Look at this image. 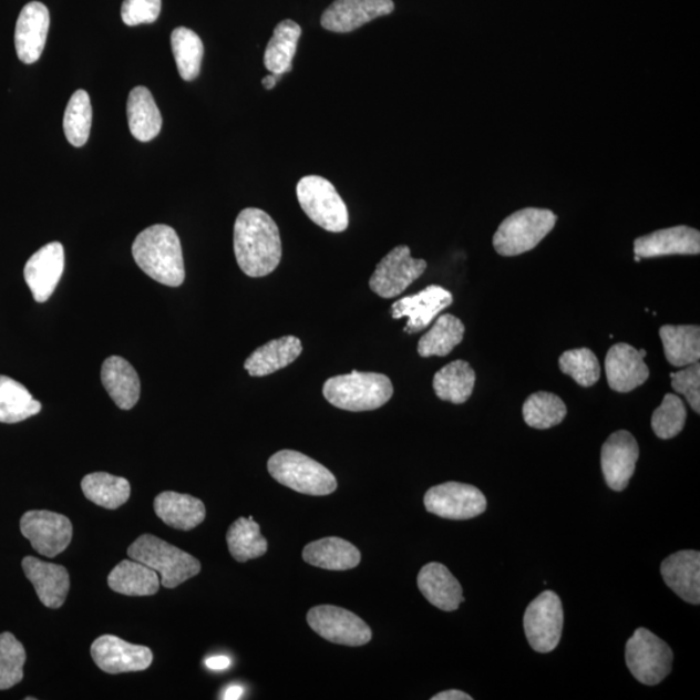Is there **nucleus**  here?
Masks as SVG:
<instances>
[{"label": "nucleus", "mask_w": 700, "mask_h": 700, "mask_svg": "<svg viewBox=\"0 0 700 700\" xmlns=\"http://www.w3.org/2000/svg\"><path fill=\"white\" fill-rule=\"evenodd\" d=\"M661 576L677 596L690 605L700 604V553L682 550L661 563Z\"/></svg>", "instance_id": "5701e85b"}, {"label": "nucleus", "mask_w": 700, "mask_h": 700, "mask_svg": "<svg viewBox=\"0 0 700 700\" xmlns=\"http://www.w3.org/2000/svg\"><path fill=\"white\" fill-rule=\"evenodd\" d=\"M626 661L637 681L653 687L671 673L673 651L663 639L649 629L638 628L628 639Z\"/></svg>", "instance_id": "6e6552de"}, {"label": "nucleus", "mask_w": 700, "mask_h": 700, "mask_svg": "<svg viewBox=\"0 0 700 700\" xmlns=\"http://www.w3.org/2000/svg\"><path fill=\"white\" fill-rule=\"evenodd\" d=\"M243 694H245V689L239 687V684H231V687H228L224 692L223 699L237 700L240 699Z\"/></svg>", "instance_id": "09e8293b"}, {"label": "nucleus", "mask_w": 700, "mask_h": 700, "mask_svg": "<svg viewBox=\"0 0 700 700\" xmlns=\"http://www.w3.org/2000/svg\"><path fill=\"white\" fill-rule=\"evenodd\" d=\"M102 383L121 410H132L141 398V379L133 364L112 356L102 367Z\"/></svg>", "instance_id": "393cba45"}, {"label": "nucleus", "mask_w": 700, "mask_h": 700, "mask_svg": "<svg viewBox=\"0 0 700 700\" xmlns=\"http://www.w3.org/2000/svg\"><path fill=\"white\" fill-rule=\"evenodd\" d=\"M672 388L687 398L697 414L700 413V364H689V368L671 374Z\"/></svg>", "instance_id": "a18cd8bd"}, {"label": "nucleus", "mask_w": 700, "mask_h": 700, "mask_svg": "<svg viewBox=\"0 0 700 700\" xmlns=\"http://www.w3.org/2000/svg\"><path fill=\"white\" fill-rule=\"evenodd\" d=\"M424 506L444 519L467 521L485 512L486 498L474 485L449 482L432 486L425 493Z\"/></svg>", "instance_id": "f8f14e48"}, {"label": "nucleus", "mask_w": 700, "mask_h": 700, "mask_svg": "<svg viewBox=\"0 0 700 700\" xmlns=\"http://www.w3.org/2000/svg\"><path fill=\"white\" fill-rule=\"evenodd\" d=\"M687 408L680 398L668 393L661 405L652 413L651 428L659 439H673L687 423Z\"/></svg>", "instance_id": "37998d69"}, {"label": "nucleus", "mask_w": 700, "mask_h": 700, "mask_svg": "<svg viewBox=\"0 0 700 700\" xmlns=\"http://www.w3.org/2000/svg\"><path fill=\"white\" fill-rule=\"evenodd\" d=\"M463 337L464 325L461 319L452 315L441 316L432 329L420 340L418 353L424 359L432 356L445 357L461 344Z\"/></svg>", "instance_id": "4c0bfd02"}, {"label": "nucleus", "mask_w": 700, "mask_h": 700, "mask_svg": "<svg viewBox=\"0 0 700 700\" xmlns=\"http://www.w3.org/2000/svg\"><path fill=\"white\" fill-rule=\"evenodd\" d=\"M393 11V0H334L322 13L321 25L332 33H350Z\"/></svg>", "instance_id": "2eb2a0df"}, {"label": "nucleus", "mask_w": 700, "mask_h": 700, "mask_svg": "<svg viewBox=\"0 0 700 700\" xmlns=\"http://www.w3.org/2000/svg\"><path fill=\"white\" fill-rule=\"evenodd\" d=\"M557 220L558 217L549 209L517 210L500 225L493 237V247L505 257L529 253L550 234Z\"/></svg>", "instance_id": "423d86ee"}, {"label": "nucleus", "mask_w": 700, "mask_h": 700, "mask_svg": "<svg viewBox=\"0 0 700 700\" xmlns=\"http://www.w3.org/2000/svg\"><path fill=\"white\" fill-rule=\"evenodd\" d=\"M700 233L688 226L665 228L635 240V260L673 255H699Z\"/></svg>", "instance_id": "412c9836"}, {"label": "nucleus", "mask_w": 700, "mask_h": 700, "mask_svg": "<svg viewBox=\"0 0 700 700\" xmlns=\"http://www.w3.org/2000/svg\"><path fill=\"white\" fill-rule=\"evenodd\" d=\"M563 615L562 600L557 593H542L524 614V630L531 648L546 653L557 649L562 638Z\"/></svg>", "instance_id": "1a4fd4ad"}, {"label": "nucleus", "mask_w": 700, "mask_h": 700, "mask_svg": "<svg viewBox=\"0 0 700 700\" xmlns=\"http://www.w3.org/2000/svg\"><path fill=\"white\" fill-rule=\"evenodd\" d=\"M302 30L298 22L284 20L274 29L266 48L264 63L270 73L285 75L292 71V62L298 51Z\"/></svg>", "instance_id": "7c9ffc66"}, {"label": "nucleus", "mask_w": 700, "mask_h": 700, "mask_svg": "<svg viewBox=\"0 0 700 700\" xmlns=\"http://www.w3.org/2000/svg\"><path fill=\"white\" fill-rule=\"evenodd\" d=\"M127 121L134 138L141 142L155 140L162 132V113L147 87H135L128 94Z\"/></svg>", "instance_id": "c756f323"}, {"label": "nucleus", "mask_w": 700, "mask_h": 700, "mask_svg": "<svg viewBox=\"0 0 700 700\" xmlns=\"http://www.w3.org/2000/svg\"><path fill=\"white\" fill-rule=\"evenodd\" d=\"M567 406L557 394L536 392L525 400L523 418L532 429L547 430L565 421Z\"/></svg>", "instance_id": "58836bf2"}, {"label": "nucleus", "mask_w": 700, "mask_h": 700, "mask_svg": "<svg viewBox=\"0 0 700 700\" xmlns=\"http://www.w3.org/2000/svg\"><path fill=\"white\" fill-rule=\"evenodd\" d=\"M65 253L62 243L45 245L29 258L24 268V277L37 302L48 301L63 277Z\"/></svg>", "instance_id": "dca6fc26"}, {"label": "nucleus", "mask_w": 700, "mask_h": 700, "mask_svg": "<svg viewBox=\"0 0 700 700\" xmlns=\"http://www.w3.org/2000/svg\"><path fill=\"white\" fill-rule=\"evenodd\" d=\"M172 51L178 73L185 81L199 78L204 56V44L194 30L181 27L173 30Z\"/></svg>", "instance_id": "e433bc0d"}, {"label": "nucleus", "mask_w": 700, "mask_h": 700, "mask_svg": "<svg viewBox=\"0 0 700 700\" xmlns=\"http://www.w3.org/2000/svg\"><path fill=\"white\" fill-rule=\"evenodd\" d=\"M228 550L235 560L246 563L262 557L268 552V539L261 535L260 525L253 516L239 517L234 522L227 535Z\"/></svg>", "instance_id": "c9c22d12"}, {"label": "nucleus", "mask_w": 700, "mask_h": 700, "mask_svg": "<svg viewBox=\"0 0 700 700\" xmlns=\"http://www.w3.org/2000/svg\"><path fill=\"white\" fill-rule=\"evenodd\" d=\"M127 555L156 570L166 589H174L200 574V562L154 535H143L128 546Z\"/></svg>", "instance_id": "20e7f679"}, {"label": "nucleus", "mask_w": 700, "mask_h": 700, "mask_svg": "<svg viewBox=\"0 0 700 700\" xmlns=\"http://www.w3.org/2000/svg\"><path fill=\"white\" fill-rule=\"evenodd\" d=\"M418 588L429 603L440 610L451 612L459 610L464 603L461 584L441 563L425 565L418 575Z\"/></svg>", "instance_id": "b1692460"}, {"label": "nucleus", "mask_w": 700, "mask_h": 700, "mask_svg": "<svg viewBox=\"0 0 700 700\" xmlns=\"http://www.w3.org/2000/svg\"><path fill=\"white\" fill-rule=\"evenodd\" d=\"M270 475L287 488L308 496H329L338 488L337 477L323 464L295 451H280L268 462Z\"/></svg>", "instance_id": "39448f33"}, {"label": "nucleus", "mask_w": 700, "mask_h": 700, "mask_svg": "<svg viewBox=\"0 0 700 700\" xmlns=\"http://www.w3.org/2000/svg\"><path fill=\"white\" fill-rule=\"evenodd\" d=\"M638 456L639 447L630 432L618 431L607 439L600 452V464L605 481L612 491L627 490L635 475Z\"/></svg>", "instance_id": "f3484780"}, {"label": "nucleus", "mask_w": 700, "mask_h": 700, "mask_svg": "<svg viewBox=\"0 0 700 700\" xmlns=\"http://www.w3.org/2000/svg\"><path fill=\"white\" fill-rule=\"evenodd\" d=\"M81 488L89 501L109 509L125 505L132 494L131 483L125 477L106 473L86 475L82 478Z\"/></svg>", "instance_id": "f704fd0d"}, {"label": "nucleus", "mask_w": 700, "mask_h": 700, "mask_svg": "<svg viewBox=\"0 0 700 700\" xmlns=\"http://www.w3.org/2000/svg\"><path fill=\"white\" fill-rule=\"evenodd\" d=\"M93 121L90 96L85 90H78L66 105L64 114V133L68 142L74 147H82L89 141Z\"/></svg>", "instance_id": "ea45409f"}, {"label": "nucleus", "mask_w": 700, "mask_h": 700, "mask_svg": "<svg viewBox=\"0 0 700 700\" xmlns=\"http://www.w3.org/2000/svg\"><path fill=\"white\" fill-rule=\"evenodd\" d=\"M162 13V0H124L121 18L127 27L152 24Z\"/></svg>", "instance_id": "c03bdc74"}, {"label": "nucleus", "mask_w": 700, "mask_h": 700, "mask_svg": "<svg viewBox=\"0 0 700 700\" xmlns=\"http://www.w3.org/2000/svg\"><path fill=\"white\" fill-rule=\"evenodd\" d=\"M325 399L348 412H370L392 399L391 379L377 372H359L333 377L323 385Z\"/></svg>", "instance_id": "7ed1b4c3"}, {"label": "nucleus", "mask_w": 700, "mask_h": 700, "mask_svg": "<svg viewBox=\"0 0 700 700\" xmlns=\"http://www.w3.org/2000/svg\"><path fill=\"white\" fill-rule=\"evenodd\" d=\"M559 368L581 387L595 385L600 378L597 356L588 348L567 350L560 356Z\"/></svg>", "instance_id": "79ce46f5"}, {"label": "nucleus", "mask_w": 700, "mask_h": 700, "mask_svg": "<svg viewBox=\"0 0 700 700\" xmlns=\"http://www.w3.org/2000/svg\"><path fill=\"white\" fill-rule=\"evenodd\" d=\"M307 620L317 635L332 644L363 646L371 641L372 631L367 622L346 608L322 605L311 608Z\"/></svg>", "instance_id": "9b49d317"}, {"label": "nucleus", "mask_w": 700, "mask_h": 700, "mask_svg": "<svg viewBox=\"0 0 700 700\" xmlns=\"http://www.w3.org/2000/svg\"><path fill=\"white\" fill-rule=\"evenodd\" d=\"M296 192L302 210L316 225L330 233L347 230L348 208L330 181L308 175L299 181Z\"/></svg>", "instance_id": "0eeeda50"}, {"label": "nucleus", "mask_w": 700, "mask_h": 700, "mask_svg": "<svg viewBox=\"0 0 700 700\" xmlns=\"http://www.w3.org/2000/svg\"><path fill=\"white\" fill-rule=\"evenodd\" d=\"M230 658L224 656L212 657L205 660V666H207L209 669H213V671H224V669L230 667Z\"/></svg>", "instance_id": "de8ad7c7"}, {"label": "nucleus", "mask_w": 700, "mask_h": 700, "mask_svg": "<svg viewBox=\"0 0 700 700\" xmlns=\"http://www.w3.org/2000/svg\"><path fill=\"white\" fill-rule=\"evenodd\" d=\"M425 269L428 262L415 260L408 246L395 247L377 265L370 278L371 291L383 299L398 298Z\"/></svg>", "instance_id": "ddd939ff"}, {"label": "nucleus", "mask_w": 700, "mask_h": 700, "mask_svg": "<svg viewBox=\"0 0 700 700\" xmlns=\"http://www.w3.org/2000/svg\"><path fill=\"white\" fill-rule=\"evenodd\" d=\"M91 657L103 672L110 675L146 671L154 661V653L147 646L128 644L112 635L95 639Z\"/></svg>", "instance_id": "4468645a"}, {"label": "nucleus", "mask_w": 700, "mask_h": 700, "mask_svg": "<svg viewBox=\"0 0 700 700\" xmlns=\"http://www.w3.org/2000/svg\"><path fill=\"white\" fill-rule=\"evenodd\" d=\"M302 558L318 568L347 570L360 565L361 552L347 539L326 537L303 547Z\"/></svg>", "instance_id": "bb28decb"}, {"label": "nucleus", "mask_w": 700, "mask_h": 700, "mask_svg": "<svg viewBox=\"0 0 700 700\" xmlns=\"http://www.w3.org/2000/svg\"><path fill=\"white\" fill-rule=\"evenodd\" d=\"M646 350L619 342L606 356L605 369L608 385L611 390L628 393L645 384L650 377V369L645 363Z\"/></svg>", "instance_id": "6ab92c4d"}, {"label": "nucleus", "mask_w": 700, "mask_h": 700, "mask_svg": "<svg viewBox=\"0 0 700 700\" xmlns=\"http://www.w3.org/2000/svg\"><path fill=\"white\" fill-rule=\"evenodd\" d=\"M454 301L453 294L440 286H429L423 291L406 296L395 301L392 306V317L400 319L408 317L406 333L421 332L429 327L441 311L451 307Z\"/></svg>", "instance_id": "a211bd4d"}, {"label": "nucleus", "mask_w": 700, "mask_h": 700, "mask_svg": "<svg viewBox=\"0 0 700 700\" xmlns=\"http://www.w3.org/2000/svg\"><path fill=\"white\" fill-rule=\"evenodd\" d=\"M432 700H473V697L461 690H447L433 696Z\"/></svg>", "instance_id": "49530a36"}, {"label": "nucleus", "mask_w": 700, "mask_h": 700, "mask_svg": "<svg viewBox=\"0 0 700 700\" xmlns=\"http://www.w3.org/2000/svg\"><path fill=\"white\" fill-rule=\"evenodd\" d=\"M22 569L45 607L56 610L64 605L71 588L70 574L65 567L25 557L22 559Z\"/></svg>", "instance_id": "4be33fe9"}, {"label": "nucleus", "mask_w": 700, "mask_h": 700, "mask_svg": "<svg viewBox=\"0 0 700 700\" xmlns=\"http://www.w3.org/2000/svg\"><path fill=\"white\" fill-rule=\"evenodd\" d=\"M284 79V75L281 74H276V73H270L269 75H266V78H264L262 80V86L266 90H272L274 87L277 86V83Z\"/></svg>", "instance_id": "8fccbe9b"}, {"label": "nucleus", "mask_w": 700, "mask_h": 700, "mask_svg": "<svg viewBox=\"0 0 700 700\" xmlns=\"http://www.w3.org/2000/svg\"><path fill=\"white\" fill-rule=\"evenodd\" d=\"M234 253L246 276H269L281 260V240L276 220L261 209L241 210L234 226Z\"/></svg>", "instance_id": "f257e3e1"}, {"label": "nucleus", "mask_w": 700, "mask_h": 700, "mask_svg": "<svg viewBox=\"0 0 700 700\" xmlns=\"http://www.w3.org/2000/svg\"><path fill=\"white\" fill-rule=\"evenodd\" d=\"M667 361L675 368L689 367L700 359L699 326H671L660 329Z\"/></svg>", "instance_id": "2f4dec72"}, {"label": "nucleus", "mask_w": 700, "mask_h": 700, "mask_svg": "<svg viewBox=\"0 0 700 700\" xmlns=\"http://www.w3.org/2000/svg\"><path fill=\"white\" fill-rule=\"evenodd\" d=\"M42 405L24 385L0 375V423L13 424L40 413Z\"/></svg>", "instance_id": "72a5a7b5"}, {"label": "nucleus", "mask_w": 700, "mask_h": 700, "mask_svg": "<svg viewBox=\"0 0 700 700\" xmlns=\"http://www.w3.org/2000/svg\"><path fill=\"white\" fill-rule=\"evenodd\" d=\"M109 585L113 591L128 597L155 596L159 589V576L156 570L134 559L120 562L111 570Z\"/></svg>", "instance_id": "cd10ccee"}, {"label": "nucleus", "mask_w": 700, "mask_h": 700, "mask_svg": "<svg viewBox=\"0 0 700 700\" xmlns=\"http://www.w3.org/2000/svg\"><path fill=\"white\" fill-rule=\"evenodd\" d=\"M133 257L141 270L158 284L179 287L186 278L184 253L177 231L167 225L143 230L133 243Z\"/></svg>", "instance_id": "f03ea898"}, {"label": "nucleus", "mask_w": 700, "mask_h": 700, "mask_svg": "<svg viewBox=\"0 0 700 700\" xmlns=\"http://www.w3.org/2000/svg\"><path fill=\"white\" fill-rule=\"evenodd\" d=\"M155 513L174 529L192 531L207 516L203 501L175 492H164L155 498Z\"/></svg>", "instance_id": "a878e982"}, {"label": "nucleus", "mask_w": 700, "mask_h": 700, "mask_svg": "<svg viewBox=\"0 0 700 700\" xmlns=\"http://www.w3.org/2000/svg\"><path fill=\"white\" fill-rule=\"evenodd\" d=\"M302 352L301 341L295 337L271 340L257 348L245 363L250 377H266L279 371L299 359Z\"/></svg>", "instance_id": "c85d7f7f"}, {"label": "nucleus", "mask_w": 700, "mask_h": 700, "mask_svg": "<svg viewBox=\"0 0 700 700\" xmlns=\"http://www.w3.org/2000/svg\"><path fill=\"white\" fill-rule=\"evenodd\" d=\"M27 651L10 631L0 635V690H9L24 679Z\"/></svg>", "instance_id": "a19ab883"}, {"label": "nucleus", "mask_w": 700, "mask_h": 700, "mask_svg": "<svg viewBox=\"0 0 700 700\" xmlns=\"http://www.w3.org/2000/svg\"><path fill=\"white\" fill-rule=\"evenodd\" d=\"M20 529L33 549L48 558H55L66 550L73 538L72 522L65 515L48 509H33L22 515Z\"/></svg>", "instance_id": "9d476101"}, {"label": "nucleus", "mask_w": 700, "mask_h": 700, "mask_svg": "<svg viewBox=\"0 0 700 700\" xmlns=\"http://www.w3.org/2000/svg\"><path fill=\"white\" fill-rule=\"evenodd\" d=\"M50 29V11L41 2H30L21 10L14 30V45L24 64H34L42 56Z\"/></svg>", "instance_id": "aec40b11"}, {"label": "nucleus", "mask_w": 700, "mask_h": 700, "mask_svg": "<svg viewBox=\"0 0 700 700\" xmlns=\"http://www.w3.org/2000/svg\"><path fill=\"white\" fill-rule=\"evenodd\" d=\"M476 374L466 361H454L436 372L433 390L440 400L456 403L466 402L474 392Z\"/></svg>", "instance_id": "473e14b6"}]
</instances>
